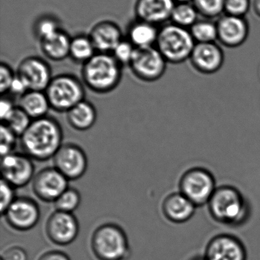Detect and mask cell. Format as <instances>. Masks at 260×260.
<instances>
[{"instance_id": "obj_10", "label": "cell", "mask_w": 260, "mask_h": 260, "mask_svg": "<svg viewBox=\"0 0 260 260\" xmlns=\"http://www.w3.org/2000/svg\"><path fill=\"white\" fill-rule=\"evenodd\" d=\"M33 160L23 152H12L3 156L1 161L3 180L15 188L27 186L35 175Z\"/></svg>"}, {"instance_id": "obj_26", "label": "cell", "mask_w": 260, "mask_h": 260, "mask_svg": "<svg viewBox=\"0 0 260 260\" xmlns=\"http://www.w3.org/2000/svg\"><path fill=\"white\" fill-rule=\"evenodd\" d=\"M198 15L199 13L193 3H177L172 11L170 21L172 24L189 29L198 21Z\"/></svg>"}, {"instance_id": "obj_14", "label": "cell", "mask_w": 260, "mask_h": 260, "mask_svg": "<svg viewBox=\"0 0 260 260\" xmlns=\"http://www.w3.org/2000/svg\"><path fill=\"white\" fill-rule=\"evenodd\" d=\"M49 239L57 245H67L75 241L79 233V224L73 213L55 211L46 223Z\"/></svg>"}, {"instance_id": "obj_1", "label": "cell", "mask_w": 260, "mask_h": 260, "mask_svg": "<svg viewBox=\"0 0 260 260\" xmlns=\"http://www.w3.org/2000/svg\"><path fill=\"white\" fill-rule=\"evenodd\" d=\"M62 127L56 119L42 117L32 120L27 129L20 136L22 152L38 161L53 158L63 145Z\"/></svg>"}, {"instance_id": "obj_23", "label": "cell", "mask_w": 260, "mask_h": 260, "mask_svg": "<svg viewBox=\"0 0 260 260\" xmlns=\"http://www.w3.org/2000/svg\"><path fill=\"white\" fill-rule=\"evenodd\" d=\"M18 107L32 120L47 117L49 110L51 108L45 91L31 90L19 98Z\"/></svg>"}, {"instance_id": "obj_41", "label": "cell", "mask_w": 260, "mask_h": 260, "mask_svg": "<svg viewBox=\"0 0 260 260\" xmlns=\"http://www.w3.org/2000/svg\"><path fill=\"white\" fill-rule=\"evenodd\" d=\"M252 7H253L255 14L260 18V0H253Z\"/></svg>"}, {"instance_id": "obj_43", "label": "cell", "mask_w": 260, "mask_h": 260, "mask_svg": "<svg viewBox=\"0 0 260 260\" xmlns=\"http://www.w3.org/2000/svg\"><path fill=\"white\" fill-rule=\"evenodd\" d=\"M193 260H206V258L203 257V258H198V259H195Z\"/></svg>"}, {"instance_id": "obj_34", "label": "cell", "mask_w": 260, "mask_h": 260, "mask_svg": "<svg viewBox=\"0 0 260 260\" xmlns=\"http://www.w3.org/2000/svg\"><path fill=\"white\" fill-rule=\"evenodd\" d=\"M0 133H1L0 153H1L2 157H3V156L7 155V154L13 152L18 136H16L12 130L5 124H2Z\"/></svg>"}, {"instance_id": "obj_13", "label": "cell", "mask_w": 260, "mask_h": 260, "mask_svg": "<svg viewBox=\"0 0 260 260\" xmlns=\"http://www.w3.org/2000/svg\"><path fill=\"white\" fill-rule=\"evenodd\" d=\"M8 224L18 231L33 229L40 219V208L38 203L28 197H17L4 213Z\"/></svg>"}, {"instance_id": "obj_39", "label": "cell", "mask_w": 260, "mask_h": 260, "mask_svg": "<svg viewBox=\"0 0 260 260\" xmlns=\"http://www.w3.org/2000/svg\"><path fill=\"white\" fill-rule=\"evenodd\" d=\"M27 91H29V90L27 88V85L16 75L15 79L12 82L10 88H9V93L12 94V95L18 96V97L21 98Z\"/></svg>"}, {"instance_id": "obj_18", "label": "cell", "mask_w": 260, "mask_h": 260, "mask_svg": "<svg viewBox=\"0 0 260 260\" xmlns=\"http://www.w3.org/2000/svg\"><path fill=\"white\" fill-rule=\"evenodd\" d=\"M176 4L174 0H137L136 15L139 20L157 25L170 20Z\"/></svg>"}, {"instance_id": "obj_27", "label": "cell", "mask_w": 260, "mask_h": 260, "mask_svg": "<svg viewBox=\"0 0 260 260\" xmlns=\"http://www.w3.org/2000/svg\"><path fill=\"white\" fill-rule=\"evenodd\" d=\"M192 38L197 43H213L218 40L217 21L206 18L198 19L189 28Z\"/></svg>"}, {"instance_id": "obj_20", "label": "cell", "mask_w": 260, "mask_h": 260, "mask_svg": "<svg viewBox=\"0 0 260 260\" xmlns=\"http://www.w3.org/2000/svg\"><path fill=\"white\" fill-rule=\"evenodd\" d=\"M196 206L183 193L174 192L165 197L162 203V212L171 222L181 224L192 218Z\"/></svg>"}, {"instance_id": "obj_25", "label": "cell", "mask_w": 260, "mask_h": 260, "mask_svg": "<svg viewBox=\"0 0 260 260\" xmlns=\"http://www.w3.org/2000/svg\"><path fill=\"white\" fill-rule=\"evenodd\" d=\"M96 53L97 51L90 36L77 35L71 38L70 57L76 63L83 65Z\"/></svg>"}, {"instance_id": "obj_31", "label": "cell", "mask_w": 260, "mask_h": 260, "mask_svg": "<svg viewBox=\"0 0 260 260\" xmlns=\"http://www.w3.org/2000/svg\"><path fill=\"white\" fill-rule=\"evenodd\" d=\"M61 30L59 23L53 17L44 16L36 21L35 25V33L40 41L51 36Z\"/></svg>"}, {"instance_id": "obj_5", "label": "cell", "mask_w": 260, "mask_h": 260, "mask_svg": "<svg viewBox=\"0 0 260 260\" xmlns=\"http://www.w3.org/2000/svg\"><path fill=\"white\" fill-rule=\"evenodd\" d=\"M50 108L60 113H67L85 100L83 82L71 74H60L52 78L46 88Z\"/></svg>"}, {"instance_id": "obj_28", "label": "cell", "mask_w": 260, "mask_h": 260, "mask_svg": "<svg viewBox=\"0 0 260 260\" xmlns=\"http://www.w3.org/2000/svg\"><path fill=\"white\" fill-rule=\"evenodd\" d=\"M81 203L80 192L74 188L66 189L53 203L56 211L73 213Z\"/></svg>"}, {"instance_id": "obj_16", "label": "cell", "mask_w": 260, "mask_h": 260, "mask_svg": "<svg viewBox=\"0 0 260 260\" xmlns=\"http://www.w3.org/2000/svg\"><path fill=\"white\" fill-rule=\"evenodd\" d=\"M247 250L236 237L219 235L214 237L206 246V260H247Z\"/></svg>"}, {"instance_id": "obj_2", "label": "cell", "mask_w": 260, "mask_h": 260, "mask_svg": "<svg viewBox=\"0 0 260 260\" xmlns=\"http://www.w3.org/2000/svg\"><path fill=\"white\" fill-rule=\"evenodd\" d=\"M208 206L212 218L227 225H241L250 216L248 201L238 188L230 185L217 187Z\"/></svg>"}, {"instance_id": "obj_15", "label": "cell", "mask_w": 260, "mask_h": 260, "mask_svg": "<svg viewBox=\"0 0 260 260\" xmlns=\"http://www.w3.org/2000/svg\"><path fill=\"white\" fill-rule=\"evenodd\" d=\"M218 40L224 47L237 48L244 44L250 34V25L245 17L221 15L218 21Z\"/></svg>"}, {"instance_id": "obj_9", "label": "cell", "mask_w": 260, "mask_h": 260, "mask_svg": "<svg viewBox=\"0 0 260 260\" xmlns=\"http://www.w3.org/2000/svg\"><path fill=\"white\" fill-rule=\"evenodd\" d=\"M52 159L53 167L69 180H79L88 168L86 154L76 144H63Z\"/></svg>"}, {"instance_id": "obj_12", "label": "cell", "mask_w": 260, "mask_h": 260, "mask_svg": "<svg viewBox=\"0 0 260 260\" xmlns=\"http://www.w3.org/2000/svg\"><path fill=\"white\" fill-rule=\"evenodd\" d=\"M16 75L31 91H45L53 78L49 64L38 56L22 59L18 64Z\"/></svg>"}, {"instance_id": "obj_22", "label": "cell", "mask_w": 260, "mask_h": 260, "mask_svg": "<svg viewBox=\"0 0 260 260\" xmlns=\"http://www.w3.org/2000/svg\"><path fill=\"white\" fill-rule=\"evenodd\" d=\"M70 42L71 38L62 30L40 41L41 51L44 56L56 62L64 60L70 56Z\"/></svg>"}, {"instance_id": "obj_30", "label": "cell", "mask_w": 260, "mask_h": 260, "mask_svg": "<svg viewBox=\"0 0 260 260\" xmlns=\"http://www.w3.org/2000/svg\"><path fill=\"white\" fill-rule=\"evenodd\" d=\"M32 122L31 117L19 107L17 106L9 120L3 124L6 125L18 136V138H20V136L29 127Z\"/></svg>"}, {"instance_id": "obj_33", "label": "cell", "mask_w": 260, "mask_h": 260, "mask_svg": "<svg viewBox=\"0 0 260 260\" xmlns=\"http://www.w3.org/2000/svg\"><path fill=\"white\" fill-rule=\"evenodd\" d=\"M251 0H225L224 14L234 16L245 17L252 7Z\"/></svg>"}, {"instance_id": "obj_29", "label": "cell", "mask_w": 260, "mask_h": 260, "mask_svg": "<svg viewBox=\"0 0 260 260\" xmlns=\"http://www.w3.org/2000/svg\"><path fill=\"white\" fill-rule=\"evenodd\" d=\"M199 15L206 18H220L224 13L225 0H192Z\"/></svg>"}, {"instance_id": "obj_8", "label": "cell", "mask_w": 260, "mask_h": 260, "mask_svg": "<svg viewBox=\"0 0 260 260\" xmlns=\"http://www.w3.org/2000/svg\"><path fill=\"white\" fill-rule=\"evenodd\" d=\"M167 63L158 49L154 46L136 48L129 67L137 79L143 82H153L164 75Z\"/></svg>"}, {"instance_id": "obj_32", "label": "cell", "mask_w": 260, "mask_h": 260, "mask_svg": "<svg viewBox=\"0 0 260 260\" xmlns=\"http://www.w3.org/2000/svg\"><path fill=\"white\" fill-rule=\"evenodd\" d=\"M135 50L136 47L128 40H122L113 50L111 54L121 66H129Z\"/></svg>"}, {"instance_id": "obj_21", "label": "cell", "mask_w": 260, "mask_h": 260, "mask_svg": "<svg viewBox=\"0 0 260 260\" xmlns=\"http://www.w3.org/2000/svg\"><path fill=\"white\" fill-rule=\"evenodd\" d=\"M67 120L73 129L84 132L91 129L97 120V111L93 104L83 100L67 111Z\"/></svg>"}, {"instance_id": "obj_42", "label": "cell", "mask_w": 260, "mask_h": 260, "mask_svg": "<svg viewBox=\"0 0 260 260\" xmlns=\"http://www.w3.org/2000/svg\"><path fill=\"white\" fill-rule=\"evenodd\" d=\"M176 3H192V0H174Z\"/></svg>"}, {"instance_id": "obj_37", "label": "cell", "mask_w": 260, "mask_h": 260, "mask_svg": "<svg viewBox=\"0 0 260 260\" xmlns=\"http://www.w3.org/2000/svg\"><path fill=\"white\" fill-rule=\"evenodd\" d=\"M1 260H27V255L21 247H12L3 252Z\"/></svg>"}, {"instance_id": "obj_7", "label": "cell", "mask_w": 260, "mask_h": 260, "mask_svg": "<svg viewBox=\"0 0 260 260\" xmlns=\"http://www.w3.org/2000/svg\"><path fill=\"white\" fill-rule=\"evenodd\" d=\"M216 189L212 173L201 167L187 170L179 182V191L196 207L208 205Z\"/></svg>"}, {"instance_id": "obj_3", "label": "cell", "mask_w": 260, "mask_h": 260, "mask_svg": "<svg viewBox=\"0 0 260 260\" xmlns=\"http://www.w3.org/2000/svg\"><path fill=\"white\" fill-rule=\"evenodd\" d=\"M122 67L111 53H97L82 65V82L93 92L108 94L120 84Z\"/></svg>"}, {"instance_id": "obj_6", "label": "cell", "mask_w": 260, "mask_h": 260, "mask_svg": "<svg viewBox=\"0 0 260 260\" xmlns=\"http://www.w3.org/2000/svg\"><path fill=\"white\" fill-rule=\"evenodd\" d=\"M92 250L99 260H124L128 257V238L122 228L114 224H102L92 237Z\"/></svg>"}, {"instance_id": "obj_40", "label": "cell", "mask_w": 260, "mask_h": 260, "mask_svg": "<svg viewBox=\"0 0 260 260\" xmlns=\"http://www.w3.org/2000/svg\"><path fill=\"white\" fill-rule=\"evenodd\" d=\"M38 260H70L69 256L61 251H49L43 254Z\"/></svg>"}, {"instance_id": "obj_24", "label": "cell", "mask_w": 260, "mask_h": 260, "mask_svg": "<svg viewBox=\"0 0 260 260\" xmlns=\"http://www.w3.org/2000/svg\"><path fill=\"white\" fill-rule=\"evenodd\" d=\"M159 30L155 24L138 19L128 29V41L136 48L154 47L157 44Z\"/></svg>"}, {"instance_id": "obj_38", "label": "cell", "mask_w": 260, "mask_h": 260, "mask_svg": "<svg viewBox=\"0 0 260 260\" xmlns=\"http://www.w3.org/2000/svg\"><path fill=\"white\" fill-rule=\"evenodd\" d=\"M17 106H15L10 99L3 98L0 102V111H1V119L3 123H6L9 117L13 114Z\"/></svg>"}, {"instance_id": "obj_19", "label": "cell", "mask_w": 260, "mask_h": 260, "mask_svg": "<svg viewBox=\"0 0 260 260\" xmlns=\"http://www.w3.org/2000/svg\"><path fill=\"white\" fill-rule=\"evenodd\" d=\"M89 36L97 53L111 54L118 44L123 40L120 27L115 23L110 21L97 23L92 29Z\"/></svg>"}, {"instance_id": "obj_11", "label": "cell", "mask_w": 260, "mask_h": 260, "mask_svg": "<svg viewBox=\"0 0 260 260\" xmlns=\"http://www.w3.org/2000/svg\"><path fill=\"white\" fill-rule=\"evenodd\" d=\"M70 180L54 167L40 170L32 182V191L41 201L54 203L69 188Z\"/></svg>"}, {"instance_id": "obj_36", "label": "cell", "mask_w": 260, "mask_h": 260, "mask_svg": "<svg viewBox=\"0 0 260 260\" xmlns=\"http://www.w3.org/2000/svg\"><path fill=\"white\" fill-rule=\"evenodd\" d=\"M15 76L16 74L13 73L12 68L7 63L2 62L0 65V91L3 95L9 93Z\"/></svg>"}, {"instance_id": "obj_4", "label": "cell", "mask_w": 260, "mask_h": 260, "mask_svg": "<svg viewBox=\"0 0 260 260\" xmlns=\"http://www.w3.org/2000/svg\"><path fill=\"white\" fill-rule=\"evenodd\" d=\"M195 44L189 29L170 23L160 28L156 47L167 62L180 64L190 59Z\"/></svg>"}, {"instance_id": "obj_17", "label": "cell", "mask_w": 260, "mask_h": 260, "mask_svg": "<svg viewBox=\"0 0 260 260\" xmlns=\"http://www.w3.org/2000/svg\"><path fill=\"white\" fill-rule=\"evenodd\" d=\"M189 59L197 71L203 74H213L222 67L224 54L215 42L197 43Z\"/></svg>"}, {"instance_id": "obj_35", "label": "cell", "mask_w": 260, "mask_h": 260, "mask_svg": "<svg viewBox=\"0 0 260 260\" xmlns=\"http://www.w3.org/2000/svg\"><path fill=\"white\" fill-rule=\"evenodd\" d=\"M15 189L14 186L2 179L1 183H0V192H1L0 204H1V213L3 215L17 198L15 197Z\"/></svg>"}]
</instances>
